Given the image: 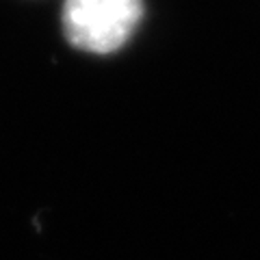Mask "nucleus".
<instances>
[{
	"label": "nucleus",
	"mask_w": 260,
	"mask_h": 260,
	"mask_svg": "<svg viewBox=\"0 0 260 260\" xmlns=\"http://www.w3.org/2000/svg\"><path fill=\"white\" fill-rule=\"evenodd\" d=\"M141 15L143 0H65L61 26L78 50L111 54L133 37Z\"/></svg>",
	"instance_id": "f257e3e1"
}]
</instances>
